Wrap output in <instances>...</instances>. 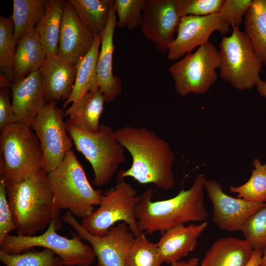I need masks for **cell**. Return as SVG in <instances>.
I'll list each match as a JSON object with an SVG mask.
<instances>
[{
	"instance_id": "obj_30",
	"label": "cell",
	"mask_w": 266,
	"mask_h": 266,
	"mask_svg": "<svg viewBox=\"0 0 266 266\" xmlns=\"http://www.w3.org/2000/svg\"><path fill=\"white\" fill-rule=\"evenodd\" d=\"M251 174L244 184L231 186L230 191L237 194V198L244 200L266 203V163L258 159L252 161Z\"/></svg>"
},
{
	"instance_id": "obj_19",
	"label": "cell",
	"mask_w": 266,
	"mask_h": 266,
	"mask_svg": "<svg viewBox=\"0 0 266 266\" xmlns=\"http://www.w3.org/2000/svg\"><path fill=\"white\" fill-rule=\"evenodd\" d=\"M40 70L44 85L46 102L66 101L69 97L74 86L76 66L57 54L46 56Z\"/></svg>"
},
{
	"instance_id": "obj_4",
	"label": "cell",
	"mask_w": 266,
	"mask_h": 266,
	"mask_svg": "<svg viewBox=\"0 0 266 266\" xmlns=\"http://www.w3.org/2000/svg\"><path fill=\"white\" fill-rule=\"evenodd\" d=\"M47 179L54 199V220L59 230L62 228L61 210H68L74 216L83 219L100 204L102 190L93 188L72 150L55 169L47 173Z\"/></svg>"
},
{
	"instance_id": "obj_32",
	"label": "cell",
	"mask_w": 266,
	"mask_h": 266,
	"mask_svg": "<svg viewBox=\"0 0 266 266\" xmlns=\"http://www.w3.org/2000/svg\"><path fill=\"white\" fill-rule=\"evenodd\" d=\"M0 261L5 266H64L61 258L46 248L28 250L19 254L0 251Z\"/></svg>"
},
{
	"instance_id": "obj_9",
	"label": "cell",
	"mask_w": 266,
	"mask_h": 266,
	"mask_svg": "<svg viewBox=\"0 0 266 266\" xmlns=\"http://www.w3.org/2000/svg\"><path fill=\"white\" fill-rule=\"evenodd\" d=\"M221 78L239 90H250L261 79L263 64L256 56L250 39L239 28L224 36L219 44Z\"/></svg>"
},
{
	"instance_id": "obj_28",
	"label": "cell",
	"mask_w": 266,
	"mask_h": 266,
	"mask_svg": "<svg viewBox=\"0 0 266 266\" xmlns=\"http://www.w3.org/2000/svg\"><path fill=\"white\" fill-rule=\"evenodd\" d=\"M68 1L83 25L94 34L101 35L108 22L110 0Z\"/></svg>"
},
{
	"instance_id": "obj_20",
	"label": "cell",
	"mask_w": 266,
	"mask_h": 266,
	"mask_svg": "<svg viewBox=\"0 0 266 266\" xmlns=\"http://www.w3.org/2000/svg\"><path fill=\"white\" fill-rule=\"evenodd\" d=\"M207 225L206 221L180 225L161 233L156 244L163 262L171 264L187 257L195 249L199 237Z\"/></svg>"
},
{
	"instance_id": "obj_39",
	"label": "cell",
	"mask_w": 266,
	"mask_h": 266,
	"mask_svg": "<svg viewBox=\"0 0 266 266\" xmlns=\"http://www.w3.org/2000/svg\"><path fill=\"white\" fill-rule=\"evenodd\" d=\"M262 255V251L253 250L251 259L246 266H260Z\"/></svg>"
},
{
	"instance_id": "obj_23",
	"label": "cell",
	"mask_w": 266,
	"mask_h": 266,
	"mask_svg": "<svg viewBox=\"0 0 266 266\" xmlns=\"http://www.w3.org/2000/svg\"><path fill=\"white\" fill-rule=\"evenodd\" d=\"M45 57L35 28L23 36L17 45L13 64V83L40 69Z\"/></svg>"
},
{
	"instance_id": "obj_40",
	"label": "cell",
	"mask_w": 266,
	"mask_h": 266,
	"mask_svg": "<svg viewBox=\"0 0 266 266\" xmlns=\"http://www.w3.org/2000/svg\"><path fill=\"white\" fill-rule=\"evenodd\" d=\"M199 259L196 257L190 258L187 261H177L171 264V266H197Z\"/></svg>"
},
{
	"instance_id": "obj_33",
	"label": "cell",
	"mask_w": 266,
	"mask_h": 266,
	"mask_svg": "<svg viewBox=\"0 0 266 266\" xmlns=\"http://www.w3.org/2000/svg\"><path fill=\"white\" fill-rule=\"evenodd\" d=\"M241 232L253 250L263 251L266 248V206L249 217Z\"/></svg>"
},
{
	"instance_id": "obj_6",
	"label": "cell",
	"mask_w": 266,
	"mask_h": 266,
	"mask_svg": "<svg viewBox=\"0 0 266 266\" xmlns=\"http://www.w3.org/2000/svg\"><path fill=\"white\" fill-rule=\"evenodd\" d=\"M66 129L76 149L93 168V184L100 187L107 184L126 161L125 148L117 140L115 130L102 124L98 132H90L67 123Z\"/></svg>"
},
{
	"instance_id": "obj_31",
	"label": "cell",
	"mask_w": 266,
	"mask_h": 266,
	"mask_svg": "<svg viewBox=\"0 0 266 266\" xmlns=\"http://www.w3.org/2000/svg\"><path fill=\"white\" fill-rule=\"evenodd\" d=\"M163 263L157 244L150 242L143 233L135 237L125 259V266H161Z\"/></svg>"
},
{
	"instance_id": "obj_2",
	"label": "cell",
	"mask_w": 266,
	"mask_h": 266,
	"mask_svg": "<svg viewBox=\"0 0 266 266\" xmlns=\"http://www.w3.org/2000/svg\"><path fill=\"white\" fill-rule=\"evenodd\" d=\"M206 179L198 174L192 186L167 200L153 201V189L148 187L139 196L135 206L138 228L144 234L161 233L173 227L208 217L204 192Z\"/></svg>"
},
{
	"instance_id": "obj_36",
	"label": "cell",
	"mask_w": 266,
	"mask_h": 266,
	"mask_svg": "<svg viewBox=\"0 0 266 266\" xmlns=\"http://www.w3.org/2000/svg\"><path fill=\"white\" fill-rule=\"evenodd\" d=\"M253 0H224L219 12L224 21L233 29L239 28Z\"/></svg>"
},
{
	"instance_id": "obj_21",
	"label": "cell",
	"mask_w": 266,
	"mask_h": 266,
	"mask_svg": "<svg viewBox=\"0 0 266 266\" xmlns=\"http://www.w3.org/2000/svg\"><path fill=\"white\" fill-rule=\"evenodd\" d=\"M101 42V34H95L90 50L76 65V74L73 89L63 106V109H65L69 103H71L65 112V116H67L74 109L85 94L100 90L97 63Z\"/></svg>"
},
{
	"instance_id": "obj_38",
	"label": "cell",
	"mask_w": 266,
	"mask_h": 266,
	"mask_svg": "<svg viewBox=\"0 0 266 266\" xmlns=\"http://www.w3.org/2000/svg\"><path fill=\"white\" fill-rule=\"evenodd\" d=\"M10 87L0 86V131L7 126L17 123V119L14 114L12 103Z\"/></svg>"
},
{
	"instance_id": "obj_11",
	"label": "cell",
	"mask_w": 266,
	"mask_h": 266,
	"mask_svg": "<svg viewBox=\"0 0 266 266\" xmlns=\"http://www.w3.org/2000/svg\"><path fill=\"white\" fill-rule=\"evenodd\" d=\"M57 102H46L33 121L31 128L36 134L43 154V169L48 173L63 161L73 146V141L64 120L65 113Z\"/></svg>"
},
{
	"instance_id": "obj_14",
	"label": "cell",
	"mask_w": 266,
	"mask_h": 266,
	"mask_svg": "<svg viewBox=\"0 0 266 266\" xmlns=\"http://www.w3.org/2000/svg\"><path fill=\"white\" fill-rule=\"evenodd\" d=\"M230 26L219 13L205 16L187 15L181 18L177 35L167 50V59L176 60L192 52L198 46L207 44L213 32L225 34Z\"/></svg>"
},
{
	"instance_id": "obj_1",
	"label": "cell",
	"mask_w": 266,
	"mask_h": 266,
	"mask_svg": "<svg viewBox=\"0 0 266 266\" xmlns=\"http://www.w3.org/2000/svg\"><path fill=\"white\" fill-rule=\"evenodd\" d=\"M118 141L130 154L131 166L117 177H131L141 184L168 190L175 185V155L169 143L146 127L126 126L115 130Z\"/></svg>"
},
{
	"instance_id": "obj_8",
	"label": "cell",
	"mask_w": 266,
	"mask_h": 266,
	"mask_svg": "<svg viewBox=\"0 0 266 266\" xmlns=\"http://www.w3.org/2000/svg\"><path fill=\"white\" fill-rule=\"evenodd\" d=\"M140 195L125 179L117 177L115 186L103 192L99 207L81 224L90 233L97 236L105 235L119 222L126 223L135 236L140 232L135 217V206Z\"/></svg>"
},
{
	"instance_id": "obj_26",
	"label": "cell",
	"mask_w": 266,
	"mask_h": 266,
	"mask_svg": "<svg viewBox=\"0 0 266 266\" xmlns=\"http://www.w3.org/2000/svg\"><path fill=\"white\" fill-rule=\"evenodd\" d=\"M245 33L263 64H266V0H253L244 18Z\"/></svg>"
},
{
	"instance_id": "obj_24",
	"label": "cell",
	"mask_w": 266,
	"mask_h": 266,
	"mask_svg": "<svg viewBox=\"0 0 266 266\" xmlns=\"http://www.w3.org/2000/svg\"><path fill=\"white\" fill-rule=\"evenodd\" d=\"M105 102L100 90L85 94L74 109L67 116L66 122L90 132H98L100 126V119Z\"/></svg>"
},
{
	"instance_id": "obj_25",
	"label": "cell",
	"mask_w": 266,
	"mask_h": 266,
	"mask_svg": "<svg viewBox=\"0 0 266 266\" xmlns=\"http://www.w3.org/2000/svg\"><path fill=\"white\" fill-rule=\"evenodd\" d=\"M65 1L47 0L45 14L35 28L46 56L57 54Z\"/></svg>"
},
{
	"instance_id": "obj_34",
	"label": "cell",
	"mask_w": 266,
	"mask_h": 266,
	"mask_svg": "<svg viewBox=\"0 0 266 266\" xmlns=\"http://www.w3.org/2000/svg\"><path fill=\"white\" fill-rule=\"evenodd\" d=\"M146 0H115L117 26L133 30L140 26Z\"/></svg>"
},
{
	"instance_id": "obj_41",
	"label": "cell",
	"mask_w": 266,
	"mask_h": 266,
	"mask_svg": "<svg viewBox=\"0 0 266 266\" xmlns=\"http://www.w3.org/2000/svg\"><path fill=\"white\" fill-rule=\"evenodd\" d=\"M256 87L258 93L266 99V81H263L260 79L257 82Z\"/></svg>"
},
{
	"instance_id": "obj_13",
	"label": "cell",
	"mask_w": 266,
	"mask_h": 266,
	"mask_svg": "<svg viewBox=\"0 0 266 266\" xmlns=\"http://www.w3.org/2000/svg\"><path fill=\"white\" fill-rule=\"evenodd\" d=\"M181 19L178 0H146L140 29L158 50L167 51Z\"/></svg>"
},
{
	"instance_id": "obj_37",
	"label": "cell",
	"mask_w": 266,
	"mask_h": 266,
	"mask_svg": "<svg viewBox=\"0 0 266 266\" xmlns=\"http://www.w3.org/2000/svg\"><path fill=\"white\" fill-rule=\"evenodd\" d=\"M14 230H16V227L7 198L5 182L0 178V244Z\"/></svg>"
},
{
	"instance_id": "obj_29",
	"label": "cell",
	"mask_w": 266,
	"mask_h": 266,
	"mask_svg": "<svg viewBox=\"0 0 266 266\" xmlns=\"http://www.w3.org/2000/svg\"><path fill=\"white\" fill-rule=\"evenodd\" d=\"M11 17L0 16V86L10 87L13 83V64L17 47Z\"/></svg>"
},
{
	"instance_id": "obj_5",
	"label": "cell",
	"mask_w": 266,
	"mask_h": 266,
	"mask_svg": "<svg viewBox=\"0 0 266 266\" xmlns=\"http://www.w3.org/2000/svg\"><path fill=\"white\" fill-rule=\"evenodd\" d=\"M0 133V178L20 181L43 169L42 148L31 127L17 123Z\"/></svg>"
},
{
	"instance_id": "obj_22",
	"label": "cell",
	"mask_w": 266,
	"mask_h": 266,
	"mask_svg": "<svg viewBox=\"0 0 266 266\" xmlns=\"http://www.w3.org/2000/svg\"><path fill=\"white\" fill-rule=\"evenodd\" d=\"M253 251L251 245L245 239L222 237L211 246L200 266H246Z\"/></svg>"
},
{
	"instance_id": "obj_3",
	"label": "cell",
	"mask_w": 266,
	"mask_h": 266,
	"mask_svg": "<svg viewBox=\"0 0 266 266\" xmlns=\"http://www.w3.org/2000/svg\"><path fill=\"white\" fill-rule=\"evenodd\" d=\"M17 235L33 236L54 219L53 196L44 169L18 182H5Z\"/></svg>"
},
{
	"instance_id": "obj_10",
	"label": "cell",
	"mask_w": 266,
	"mask_h": 266,
	"mask_svg": "<svg viewBox=\"0 0 266 266\" xmlns=\"http://www.w3.org/2000/svg\"><path fill=\"white\" fill-rule=\"evenodd\" d=\"M221 65L219 51L208 42L194 53L172 64L168 68L174 83L175 90L180 96L207 92L217 79L216 69Z\"/></svg>"
},
{
	"instance_id": "obj_42",
	"label": "cell",
	"mask_w": 266,
	"mask_h": 266,
	"mask_svg": "<svg viewBox=\"0 0 266 266\" xmlns=\"http://www.w3.org/2000/svg\"><path fill=\"white\" fill-rule=\"evenodd\" d=\"M262 257L260 266H266V248L262 251Z\"/></svg>"
},
{
	"instance_id": "obj_12",
	"label": "cell",
	"mask_w": 266,
	"mask_h": 266,
	"mask_svg": "<svg viewBox=\"0 0 266 266\" xmlns=\"http://www.w3.org/2000/svg\"><path fill=\"white\" fill-rule=\"evenodd\" d=\"M61 219L74 230L81 239L90 243L98 259L97 266H125L126 256L135 237L126 223L119 222L105 235L97 236L87 231L68 211Z\"/></svg>"
},
{
	"instance_id": "obj_15",
	"label": "cell",
	"mask_w": 266,
	"mask_h": 266,
	"mask_svg": "<svg viewBox=\"0 0 266 266\" xmlns=\"http://www.w3.org/2000/svg\"><path fill=\"white\" fill-rule=\"evenodd\" d=\"M204 190L212 204V221L220 229L241 231L247 219L266 203L249 201L226 194L222 185L214 180H206Z\"/></svg>"
},
{
	"instance_id": "obj_18",
	"label": "cell",
	"mask_w": 266,
	"mask_h": 266,
	"mask_svg": "<svg viewBox=\"0 0 266 266\" xmlns=\"http://www.w3.org/2000/svg\"><path fill=\"white\" fill-rule=\"evenodd\" d=\"M116 27L115 2L114 0H110L108 20L101 34L100 50L97 63L99 89L106 103L114 100L122 92L120 78L113 73V35Z\"/></svg>"
},
{
	"instance_id": "obj_16",
	"label": "cell",
	"mask_w": 266,
	"mask_h": 266,
	"mask_svg": "<svg viewBox=\"0 0 266 266\" xmlns=\"http://www.w3.org/2000/svg\"><path fill=\"white\" fill-rule=\"evenodd\" d=\"M95 35L83 25L69 1L65 0L57 55L76 65L90 50Z\"/></svg>"
},
{
	"instance_id": "obj_17",
	"label": "cell",
	"mask_w": 266,
	"mask_h": 266,
	"mask_svg": "<svg viewBox=\"0 0 266 266\" xmlns=\"http://www.w3.org/2000/svg\"><path fill=\"white\" fill-rule=\"evenodd\" d=\"M10 88L11 103L17 123L30 127L46 103L40 69L14 82Z\"/></svg>"
},
{
	"instance_id": "obj_7",
	"label": "cell",
	"mask_w": 266,
	"mask_h": 266,
	"mask_svg": "<svg viewBox=\"0 0 266 266\" xmlns=\"http://www.w3.org/2000/svg\"><path fill=\"white\" fill-rule=\"evenodd\" d=\"M56 222L53 220L45 231L38 235H7L0 244V251L19 254L35 247L49 249L62 260L64 266H90L96 258L91 246L72 231L68 238L58 234Z\"/></svg>"
},
{
	"instance_id": "obj_27",
	"label": "cell",
	"mask_w": 266,
	"mask_h": 266,
	"mask_svg": "<svg viewBox=\"0 0 266 266\" xmlns=\"http://www.w3.org/2000/svg\"><path fill=\"white\" fill-rule=\"evenodd\" d=\"M47 0H13L11 16L17 42L34 29L43 17Z\"/></svg>"
},
{
	"instance_id": "obj_35",
	"label": "cell",
	"mask_w": 266,
	"mask_h": 266,
	"mask_svg": "<svg viewBox=\"0 0 266 266\" xmlns=\"http://www.w3.org/2000/svg\"><path fill=\"white\" fill-rule=\"evenodd\" d=\"M224 0H178L181 18L187 15L205 16L220 12Z\"/></svg>"
}]
</instances>
